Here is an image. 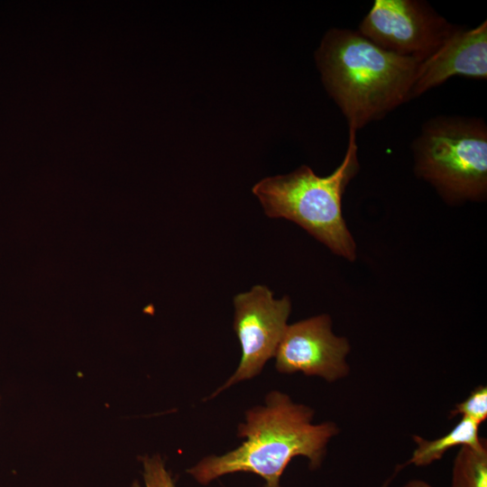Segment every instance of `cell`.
<instances>
[{"label":"cell","instance_id":"6da1fadb","mask_svg":"<svg viewBox=\"0 0 487 487\" xmlns=\"http://www.w3.org/2000/svg\"><path fill=\"white\" fill-rule=\"evenodd\" d=\"M315 57L326 92L355 132L411 99L422 61L385 51L358 31L341 28L326 32Z\"/></svg>","mask_w":487,"mask_h":487},{"label":"cell","instance_id":"7a4b0ae2","mask_svg":"<svg viewBox=\"0 0 487 487\" xmlns=\"http://www.w3.org/2000/svg\"><path fill=\"white\" fill-rule=\"evenodd\" d=\"M314 411L294 403L289 396L272 391L264 407L246 412V423L238 436L246 437L234 450L223 455H209L187 472L201 484L219 476L246 472L261 476L264 487H281L283 471L295 456H305L317 469L326 455L330 439L339 433L333 422L313 424Z\"/></svg>","mask_w":487,"mask_h":487},{"label":"cell","instance_id":"3957f363","mask_svg":"<svg viewBox=\"0 0 487 487\" xmlns=\"http://www.w3.org/2000/svg\"><path fill=\"white\" fill-rule=\"evenodd\" d=\"M356 132L349 129L348 144L340 165L320 177L302 165L286 175L264 178L253 188L266 216L290 220L336 255L350 262L357 250L342 211L346 187L360 169Z\"/></svg>","mask_w":487,"mask_h":487},{"label":"cell","instance_id":"277c9868","mask_svg":"<svg viewBox=\"0 0 487 487\" xmlns=\"http://www.w3.org/2000/svg\"><path fill=\"white\" fill-rule=\"evenodd\" d=\"M414 170L450 205L487 197V125L483 119H428L412 145Z\"/></svg>","mask_w":487,"mask_h":487},{"label":"cell","instance_id":"5b68a950","mask_svg":"<svg viewBox=\"0 0 487 487\" xmlns=\"http://www.w3.org/2000/svg\"><path fill=\"white\" fill-rule=\"evenodd\" d=\"M456 25L420 0H375L358 32L380 48L422 61Z\"/></svg>","mask_w":487,"mask_h":487},{"label":"cell","instance_id":"8992f818","mask_svg":"<svg viewBox=\"0 0 487 487\" xmlns=\"http://www.w3.org/2000/svg\"><path fill=\"white\" fill-rule=\"evenodd\" d=\"M234 305V329L242 347V357L235 372L212 397L260 373L265 363L275 356L291 310L289 296L274 299L270 289L262 285L237 294Z\"/></svg>","mask_w":487,"mask_h":487},{"label":"cell","instance_id":"52a82bcc","mask_svg":"<svg viewBox=\"0 0 487 487\" xmlns=\"http://www.w3.org/2000/svg\"><path fill=\"white\" fill-rule=\"evenodd\" d=\"M349 352L347 338L333 333L330 317L319 315L287 326L275 354L276 368L332 382L348 375Z\"/></svg>","mask_w":487,"mask_h":487},{"label":"cell","instance_id":"ba28073f","mask_svg":"<svg viewBox=\"0 0 487 487\" xmlns=\"http://www.w3.org/2000/svg\"><path fill=\"white\" fill-rule=\"evenodd\" d=\"M487 78V22L464 29L455 26L443 43L420 62L411 88L415 98L453 77Z\"/></svg>","mask_w":487,"mask_h":487},{"label":"cell","instance_id":"9c48e42d","mask_svg":"<svg viewBox=\"0 0 487 487\" xmlns=\"http://www.w3.org/2000/svg\"><path fill=\"white\" fill-rule=\"evenodd\" d=\"M413 440L416 443V448L405 465H428L440 460L448 450L455 446L481 447L486 443V440L479 436V425L464 418H462L449 432L438 438L427 440L419 436H413Z\"/></svg>","mask_w":487,"mask_h":487},{"label":"cell","instance_id":"30bf717a","mask_svg":"<svg viewBox=\"0 0 487 487\" xmlns=\"http://www.w3.org/2000/svg\"><path fill=\"white\" fill-rule=\"evenodd\" d=\"M451 487H487V446H460L454 460Z\"/></svg>","mask_w":487,"mask_h":487},{"label":"cell","instance_id":"8fae6325","mask_svg":"<svg viewBox=\"0 0 487 487\" xmlns=\"http://www.w3.org/2000/svg\"><path fill=\"white\" fill-rule=\"evenodd\" d=\"M461 415L480 426L487 418V387L474 388L468 397L455 404L449 413V418Z\"/></svg>","mask_w":487,"mask_h":487},{"label":"cell","instance_id":"7c38bea8","mask_svg":"<svg viewBox=\"0 0 487 487\" xmlns=\"http://www.w3.org/2000/svg\"><path fill=\"white\" fill-rule=\"evenodd\" d=\"M142 464L145 487H175L170 474L159 455L145 457Z\"/></svg>","mask_w":487,"mask_h":487},{"label":"cell","instance_id":"4fadbf2b","mask_svg":"<svg viewBox=\"0 0 487 487\" xmlns=\"http://www.w3.org/2000/svg\"><path fill=\"white\" fill-rule=\"evenodd\" d=\"M404 487H432V486L422 480H411L409 482H407L404 485Z\"/></svg>","mask_w":487,"mask_h":487}]
</instances>
